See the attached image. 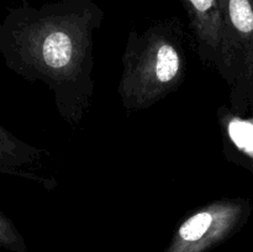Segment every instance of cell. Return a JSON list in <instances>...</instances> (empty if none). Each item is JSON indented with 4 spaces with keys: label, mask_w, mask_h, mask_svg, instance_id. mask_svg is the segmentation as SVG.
<instances>
[{
    "label": "cell",
    "mask_w": 253,
    "mask_h": 252,
    "mask_svg": "<svg viewBox=\"0 0 253 252\" xmlns=\"http://www.w3.org/2000/svg\"><path fill=\"white\" fill-rule=\"evenodd\" d=\"M103 19L94 0H58L11 7L0 26L7 68L51 89L59 115L72 126L93 98V37Z\"/></svg>",
    "instance_id": "1"
},
{
    "label": "cell",
    "mask_w": 253,
    "mask_h": 252,
    "mask_svg": "<svg viewBox=\"0 0 253 252\" xmlns=\"http://www.w3.org/2000/svg\"><path fill=\"white\" fill-rule=\"evenodd\" d=\"M0 242L2 246L12 249L15 251H24L25 250L21 237L16 232L12 222L4 214L0 215Z\"/></svg>",
    "instance_id": "7"
},
{
    "label": "cell",
    "mask_w": 253,
    "mask_h": 252,
    "mask_svg": "<svg viewBox=\"0 0 253 252\" xmlns=\"http://www.w3.org/2000/svg\"><path fill=\"white\" fill-rule=\"evenodd\" d=\"M224 35L216 69L230 89V109L253 110V0H220Z\"/></svg>",
    "instance_id": "3"
},
{
    "label": "cell",
    "mask_w": 253,
    "mask_h": 252,
    "mask_svg": "<svg viewBox=\"0 0 253 252\" xmlns=\"http://www.w3.org/2000/svg\"><path fill=\"white\" fill-rule=\"evenodd\" d=\"M217 119L224 135L226 157L239 156V162L253 167V116L245 118L230 108L221 106Z\"/></svg>",
    "instance_id": "6"
},
{
    "label": "cell",
    "mask_w": 253,
    "mask_h": 252,
    "mask_svg": "<svg viewBox=\"0 0 253 252\" xmlns=\"http://www.w3.org/2000/svg\"><path fill=\"white\" fill-rule=\"evenodd\" d=\"M184 31L178 19L128 34L118 91L127 113L152 106L180 85L187 72Z\"/></svg>",
    "instance_id": "2"
},
{
    "label": "cell",
    "mask_w": 253,
    "mask_h": 252,
    "mask_svg": "<svg viewBox=\"0 0 253 252\" xmlns=\"http://www.w3.org/2000/svg\"><path fill=\"white\" fill-rule=\"evenodd\" d=\"M245 199H221L188 216L175 231L166 252H207L231 236L249 217Z\"/></svg>",
    "instance_id": "4"
},
{
    "label": "cell",
    "mask_w": 253,
    "mask_h": 252,
    "mask_svg": "<svg viewBox=\"0 0 253 252\" xmlns=\"http://www.w3.org/2000/svg\"><path fill=\"white\" fill-rule=\"evenodd\" d=\"M180 2L189 17L198 56L205 66L215 68L224 35L220 0H180Z\"/></svg>",
    "instance_id": "5"
}]
</instances>
